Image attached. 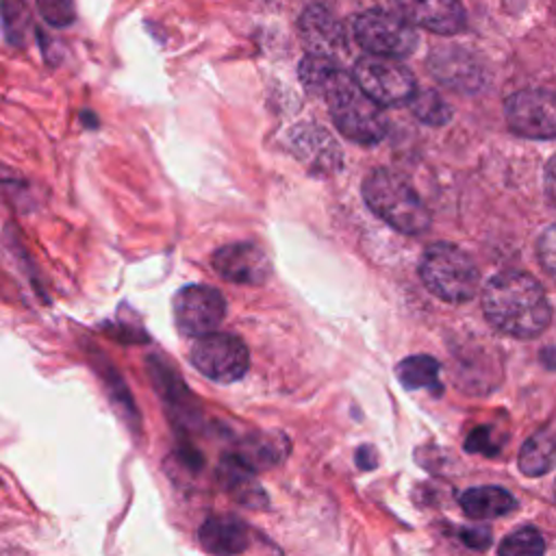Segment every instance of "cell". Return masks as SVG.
<instances>
[{"label": "cell", "instance_id": "1", "mask_svg": "<svg viewBox=\"0 0 556 556\" xmlns=\"http://www.w3.org/2000/svg\"><path fill=\"white\" fill-rule=\"evenodd\" d=\"M482 308L493 328L515 339L539 337L552 319L543 287L526 271L506 269L486 280Z\"/></svg>", "mask_w": 556, "mask_h": 556}, {"label": "cell", "instance_id": "25", "mask_svg": "<svg viewBox=\"0 0 556 556\" xmlns=\"http://www.w3.org/2000/svg\"><path fill=\"white\" fill-rule=\"evenodd\" d=\"M536 252H539V261H541L543 269L556 280V224H552L549 228H545L541 232Z\"/></svg>", "mask_w": 556, "mask_h": 556}, {"label": "cell", "instance_id": "2", "mask_svg": "<svg viewBox=\"0 0 556 556\" xmlns=\"http://www.w3.org/2000/svg\"><path fill=\"white\" fill-rule=\"evenodd\" d=\"M363 200L374 215L404 235H421L430 226L428 206L413 185L393 169H371L363 180Z\"/></svg>", "mask_w": 556, "mask_h": 556}, {"label": "cell", "instance_id": "5", "mask_svg": "<svg viewBox=\"0 0 556 556\" xmlns=\"http://www.w3.org/2000/svg\"><path fill=\"white\" fill-rule=\"evenodd\" d=\"M191 365L213 382H237L245 376L250 365V352L243 339L228 332H206L195 337L189 350Z\"/></svg>", "mask_w": 556, "mask_h": 556}, {"label": "cell", "instance_id": "27", "mask_svg": "<svg viewBox=\"0 0 556 556\" xmlns=\"http://www.w3.org/2000/svg\"><path fill=\"white\" fill-rule=\"evenodd\" d=\"M463 541L469 545V547H476V549H482L489 545L491 541V532L486 528H467L463 530Z\"/></svg>", "mask_w": 556, "mask_h": 556}, {"label": "cell", "instance_id": "13", "mask_svg": "<svg viewBox=\"0 0 556 556\" xmlns=\"http://www.w3.org/2000/svg\"><path fill=\"white\" fill-rule=\"evenodd\" d=\"M406 20L437 35H454L465 26V11L458 0H400Z\"/></svg>", "mask_w": 556, "mask_h": 556}, {"label": "cell", "instance_id": "22", "mask_svg": "<svg viewBox=\"0 0 556 556\" xmlns=\"http://www.w3.org/2000/svg\"><path fill=\"white\" fill-rule=\"evenodd\" d=\"M543 549L545 541L534 528H519L510 532L500 545V554L504 556H536L543 554Z\"/></svg>", "mask_w": 556, "mask_h": 556}, {"label": "cell", "instance_id": "20", "mask_svg": "<svg viewBox=\"0 0 556 556\" xmlns=\"http://www.w3.org/2000/svg\"><path fill=\"white\" fill-rule=\"evenodd\" d=\"M397 378L406 389H434L439 384V363L426 354L408 356L397 365Z\"/></svg>", "mask_w": 556, "mask_h": 556}, {"label": "cell", "instance_id": "24", "mask_svg": "<svg viewBox=\"0 0 556 556\" xmlns=\"http://www.w3.org/2000/svg\"><path fill=\"white\" fill-rule=\"evenodd\" d=\"M35 2H37V9H39L41 17L50 26L63 28V26H70L76 20L72 0H35Z\"/></svg>", "mask_w": 556, "mask_h": 556}, {"label": "cell", "instance_id": "15", "mask_svg": "<svg viewBox=\"0 0 556 556\" xmlns=\"http://www.w3.org/2000/svg\"><path fill=\"white\" fill-rule=\"evenodd\" d=\"M200 545L208 554H241L250 545L248 526L235 515H211L198 530Z\"/></svg>", "mask_w": 556, "mask_h": 556}, {"label": "cell", "instance_id": "26", "mask_svg": "<svg viewBox=\"0 0 556 556\" xmlns=\"http://www.w3.org/2000/svg\"><path fill=\"white\" fill-rule=\"evenodd\" d=\"M467 450L471 452H493L497 450V445L493 443V434H491V428L482 426V428H476L469 439H467Z\"/></svg>", "mask_w": 556, "mask_h": 556}, {"label": "cell", "instance_id": "12", "mask_svg": "<svg viewBox=\"0 0 556 556\" xmlns=\"http://www.w3.org/2000/svg\"><path fill=\"white\" fill-rule=\"evenodd\" d=\"M428 70L439 83L456 91H476L484 83L482 67L473 61L471 54L458 48H443L432 52L428 59Z\"/></svg>", "mask_w": 556, "mask_h": 556}, {"label": "cell", "instance_id": "16", "mask_svg": "<svg viewBox=\"0 0 556 556\" xmlns=\"http://www.w3.org/2000/svg\"><path fill=\"white\" fill-rule=\"evenodd\" d=\"M293 152L313 169H337L341 165V150L332 137L319 126H300L291 135Z\"/></svg>", "mask_w": 556, "mask_h": 556}, {"label": "cell", "instance_id": "28", "mask_svg": "<svg viewBox=\"0 0 556 556\" xmlns=\"http://www.w3.org/2000/svg\"><path fill=\"white\" fill-rule=\"evenodd\" d=\"M545 191L556 206V156H552L545 167Z\"/></svg>", "mask_w": 556, "mask_h": 556}, {"label": "cell", "instance_id": "8", "mask_svg": "<svg viewBox=\"0 0 556 556\" xmlns=\"http://www.w3.org/2000/svg\"><path fill=\"white\" fill-rule=\"evenodd\" d=\"M508 128L528 139H556V93L521 89L506 98Z\"/></svg>", "mask_w": 556, "mask_h": 556}, {"label": "cell", "instance_id": "18", "mask_svg": "<svg viewBox=\"0 0 556 556\" xmlns=\"http://www.w3.org/2000/svg\"><path fill=\"white\" fill-rule=\"evenodd\" d=\"M460 508L467 517L484 521L510 515L517 500L502 486H473L460 495Z\"/></svg>", "mask_w": 556, "mask_h": 556}, {"label": "cell", "instance_id": "23", "mask_svg": "<svg viewBox=\"0 0 556 556\" xmlns=\"http://www.w3.org/2000/svg\"><path fill=\"white\" fill-rule=\"evenodd\" d=\"M0 13H2V22L7 28V37L13 43L22 41L24 35V26L28 22V15L24 13V7L20 0H0Z\"/></svg>", "mask_w": 556, "mask_h": 556}, {"label": "cell", "instance_id": "19", "mask_svg": "<svg viewBox=\"0 0 556 556\" xmlns=\"http://www.w3.org/2000/svg\"><path fill=\"white\" fill-rule=\"evenodd\" d=\"M556 456V424L547 430L536 432L528 443L523 445L519 454V467L528 476H539L545 473Z\"/></svg>", "mask_w": 556, "mask_h": 556}, {"label": "cell", "instance_id": "3", "mask_svg": "<svg viewBox=\"0 0 556 556\" xmlns=\"http://www.w3.org/2000/svg\"><path fill=\"white\" fill-rule=\"evenodd\" d=\"M330 117L339 132L354 143L374 146L387 135V117L378 102H374L343 70L321 91Z\"/></svg>", "mask_w": 556, "mask_h": 556}, {"label": "cell", "instance_id": "17", "mask_svg": "<svg viewBox=\"0 0 556 556\" xmlns=\"http://www.w3.org/2000/svg\"><path fill=\"white\" fill-rule=\"evenodd\" d=\"M219 482L224 489L243 506L248 508H265L269 497L261 489V484L254 478V469L239 463L235 456H228L219 465Z\"/></svg>", "mask_w": 556, "mask_h": 556}, {"label": "cell", "instance_id": "6", "mask_svg": "<svg viewBox=\"0 0 556 556\" xmlns=\"http://www.w3.org/2000/svg\"><path fill=\"white\" fill-rule=\"evenodd\" d=\"M352 76L356 85L380 106L404 104L417 91L410 70L393 56L367 52L354 63Z\"/></svg>", "mask_w": 556, "mask_h": 556}, {"label": "cell", "instance_id": "7", "mask_svg": "<svg viewBox=\"0 0 556 556\" xmlns=\"http://www.w3.org/2000/svg\"><path fill=\"white\" fill-rule=\"evenodd\" d=\"M354 37L369 54H382L402 59L417 46V33L413 22L402 13L371 9L354 20Z\"/></svg>", "mask_w": 556, "mask_h": 556}, {"label": "cell", "instance_id": "9", "mask_svg": "<svg viewBox=\"0 0 556 556\" xmlns=\"http://www.w3.org/2000/svg\"><path fill=\"white\" fill-rule=\"evenodd\" d=\"M176 328L187 337H202L217 330L224 319V295L208 285H187L172 300Z\"/></svg>", "mask_w": 556, "mask_h": 556}, {"label": "cell", "instance_id": "14", "mask_svg": "<svg viewBox=\"0 0 556 556\" xmlns=\"http://www.w3.org/2000/svg\"><path fill=\"white\" fill-rule=\"evenodd\" d=\"M289 437L285 432L278 430H256L245 434L232 456L243 463L245 467L261 471V469H271L276 465H280L287 454H289Z\"/></svg>", "mask_w": 556, "mask_h": 556}, {"label": "cell", "instance_id": "21", "mask_svg": "<svg viewBox=\"0 0 556 556\" xmlns=\"http://www.w3.org/2000/svg\"><path fill=\"white\" fill-rule=\"evenodd\" d=\"M408 106L417 119L430 126H443L452 117V109L447 106V102L432 89H417L410 96Z\"/></svg>", "mask_w": 556, "mask_h": 556}, {"label": "cell", "instance_id": "10", "mask_svg": "<svg viewBox=\"0 0 556 556\" xmlns=\"http://www.w3.org/2000/svg\"><path fill=\"white\" fill-rule=\"evenodd\" d=\"M213 269L228 282L263 285L271 274V261L258 243L237 241L213 252Z\"/></svg>", "mask_w": 556, "mask_h": 556}, {"label": "cell", "instance_id": "4", "mask_svg": "<svg viewBox=\"0 0 556 556\" xmlns=\"http://www.w3.org/2000/svg\"><path fill=\"white\" fill-rule=\"evenodd\" d=\"M419 276L428 291L445 302H467L480 285L476 263L454 243L430 245L421 256Z\"/></svg>", "mask_w": 556, "mask_h": 556}, {"label": "cell", "instance_id": "11", "mask_svg": "<svg viewBox=\"0 0 556 556\" xmlns=\"http://www.w3.org/2000/svg\"><path fill=\"white\" fill-rule=\"evenodd\" d=\"M300 35L311 54L337 56L345 50V28L324 4H311L300 17Z\"/></svg>", "mask_w": 556, "mask_h": 556}]
</instances>
